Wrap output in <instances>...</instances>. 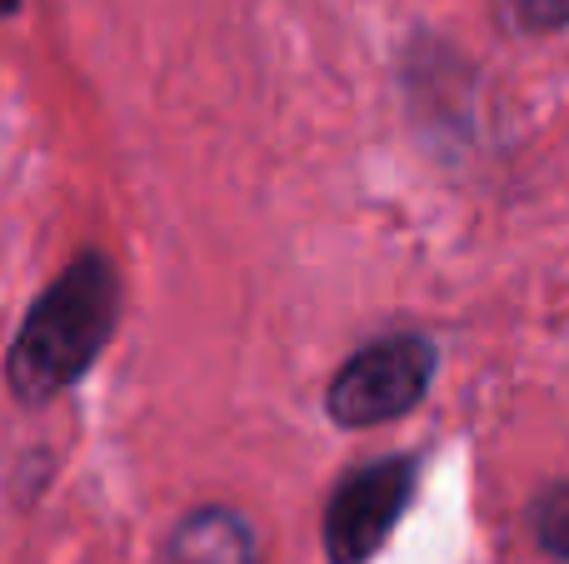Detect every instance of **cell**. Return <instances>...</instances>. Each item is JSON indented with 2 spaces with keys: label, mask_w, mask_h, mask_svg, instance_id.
<instances>
[{
  "label": "cell",
  "mask_w": 569,
  "mask_h": 564,
  "mask_svg": "<svg viewBox=\"0 0 569 564\" xmlns=\"http://www.w3.org/2000/svg\"><path fill=\"white\" fill-rule=\"evenodd\" d=\"M126 310V285L106 250L86 245L26 305L6 345V390L20 410H46L80 385L110 350Z\"/></svg>",
  "instance_id": "cell-1"
},
{
  "label": "cell",
  "mask_w": 569,
  "mask_h": 564,
  "mask_svg": "<svg viewBox=\"0 0 569 564\" xmlns=\"http://www.w3.org/2000/svg\"><path fill=\"white\" fill-rule=\"evenodd\" d=\"M435 345L415 330L385 335L375 345L355 350L340 370H335L330 390H325V415L345 430H370V425H390V420L410 415L425 400L435 380Z\"/></svg>",
  "instance_id": "cell-2"
},
{
  "label": "cell",
  "mask_w": 569,
  "mask_h": 564,
  "mask_svg": "<svg viewBox=\"0 0 569 564\" xmlns=\"http://www.w3.org/2000/svg\"><path fill=\"white\" fill-rule=\"evenodd\" d=\"M415 495V460L390 455L360 465L335 485V495L325 500V560L330 564H365L385 540L395 535L405 505Z\"/></svg>",
  "instance_id": "cell-3"
},
{
  "label": "cell",
  "mask_w": 569,
  "mask_h": 564,
  "mask_svg": "<svg viewBox=\"0 0 569 564\" xmlns=\"http://www.w3.org/2000/svg\"><path fill=\"white\" fill-rule=\"evenodd\" d=\"M156 564H260V545L240 510L196 505L166 530Z\"/></svg>",
  "instance_id": "cell-4"
},
{
  "label": "cell",
  "mask_w": 569,
  "mask_h": 564,
  "mask_svg": "<svg viewBox=\"0 0 569 564\" xmlns=\"http://www.w3.org/2000/svg\"><path fill=\"white\" fill-rule=\"evenodd\" d=\"M535 540L545 555L569 564V480H555L535 495Z\"/></svg>",
  "instance_id": "cell-5"
},
{
  "label": "cell",
  "mask_w": 569,
  "mask_h": 564,
  "mask_svg": "<svg viewBox=\"0 0 569 564\" xmlns=\"http://www.w3.org/2000/svg\"><path fill=\"white\" fill-rule=\"evenodd\" d=\"M505 16L525 36H550V30L569 26V0H500Z\"/></svg>",
  "instance_id": "cell-6"
},
{
  "label": "cell",
  "mask_w": 569,
  "mask_h": 564,
  "mask_svg": "<svg viewBox=\"0 0 569 564\" xmlns=\"http://www.w3.org/2000/svg\"><path fill=\"white\" fill-rule=\"evenodd\" d=\"M26 10V0H0V20H16Z\"/></svg>",
  "instance_id": "cell-7"
}]
</instances>
